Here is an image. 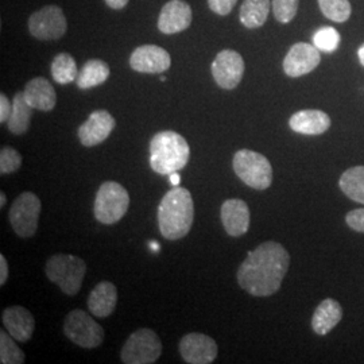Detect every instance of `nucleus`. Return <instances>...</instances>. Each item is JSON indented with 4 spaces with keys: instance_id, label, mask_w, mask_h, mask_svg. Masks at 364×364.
<instances>
[{
    "instance_id": "f257e3e1",
    "label": "nucleus",
    "mask_w": 364,
    "mask_h": 364,
    "mask_svg": "<svg viewBox=\"0 0 364 364\" xmlns=\"http://www.w3.org/2000/svg\"><path fill=\"white\" fill-rule=\"evenodd\" d=\"M290 264L287 248L277 242H264L237 270V282L251 296L269 297L279 290Z\"/></svg>"
},
{
    "instance_id": "f03ea898",
    "label": "nucleus",
    "mask_w": 364,
    "mask_h": 364,
    "mask_svg": "<svg viewBox=\"0 0 364 364\" xmlns=\"http://www.w3.org/2000/svg\"><path fill=\"white\" fill-rule=\"evenodd\" d=\"M158 225L168 240H178L189 234L195 219V204L188 189L174 186L162 197L158 207Z\"/></svg>"
},
{
    "instance_id": "7ed1b4c3",
    "label": "nucleus",
    "mask_w": 364,
    "mask_h": 364,
    "mask_svg": "<svg viewBox=\"0 0 364 364\" xmlns=\"http://www.w3.org/2000/svg\"><path fill=\"white\" fill-rule=\"evenodd\" d=\"M189 158V144L178 132H156L150 142V166L161 176H169L183 169Z\"/></svg>"
},
{
    "instance_id": "20e7f679",
    "label": "nucleus",
    "mask_w": 364,
    "mask_h": 364,
    "mask_svg": "<svg viewBox=\"0 0 364 364\" xmlns=\"http://www.w3.org/2000/svg\"><path fill=\"white\" fill-rule=\"evenodd\" d=\"M45 273L49 281L58 285L65 294L76 296L87 273V264L75 255L57 254L48 260Z\"/></svg>"
},
{
    "instance_id": "39448f33",
    "label": "nucleus",
    "mask_w": 364,
    "mask_h": 364,
    "mask_svg": "<svg viewBox=\"0 0 364 364\" xmlns=\"http://www.w3.org/2000/svg\"><path fill=\"white\" fill-rule=\"evenodd\" d=\"M236 176L248 186L264 191L273 182V168L264 156L251 150L236 151L232 161Z\"/></svg>"
},
{
    "instance_id": "423d86ee",
    "label": "nucleus",
    "mask_w": 364,
    "mask_h": 364,
    "mask_svg": "<svg viewBox=\"0 0 364 364\" xmlns=\"http://www.w3.org/2000/svg\"><path fill=\"white\" fill-rule=\"evenodd\" d=\"M129 207L130 196L124 186L117 182L107 181L99 188L96 193L93 213L96 220L109 225L123 219Z\"/></svg>"
},
{
    "instance_id": "0eeeda50",
    "label": "nucleus",
    "mask_w": 364,
    "mask_h": 364,
    "mask_svg": "<svg viewBox=\"0 0 364 364\" xmlns=\"http://www.w3.org/2000/svg\"><path fill=\"white\" fill-rule=\"evenodd\" d=\"M161 353L162 343L156 332L149 328H141L127 338L120 358L126 364H151L156 363Z\"/></svg>"
},
{
    "instance_id": "6e6552de",
    "label": "nucleus",
    "mask_w": 364,
    "mask_h": 364,
    "mask_svg": "<svg viewBox=\"0 0 364 364\" xmlns=\"http://www.w3.org/2000/svg\"><path fill=\"white\" fill-rule=\"evenodd\" d=\"M92 316L81 309H75L66 316L64 323L66 338L81 348H96L105 340L103 326L96 323Z\"/></svg>"
},
{
    "instance_id": "1a4fd4ad",
    "label": "nucleus",
    "mask_w": 364,
    "mask_h": 364,
    "mask_svg": "<svg viewBox=\"0 0 364 364\" xmlns=\"http://www.w3.org/2000/svg\"><path fill=\"white\" fill-rule=\"evenodd\" d=\"M41 200L33 192L18 196L10 208V223L15 234L21 237H31L38 228Z\"/></svg>"
},
{
    "instance_id": "9d476101",
    "label": "nucleus",
    "mask_w": 364,
    "mask_h": 364,
    "mask_svg": "<svg viewBox=\"0 0 364 364\" xmlns=\"http://www.w3.org/2000/svg\"><path fill=\"white\" fill-rule=\"evenodd\" d=\"M68 22L63 10L57 6H46L28 18V30L34 38L54 41L65 36Z\"/></svg>"
},
{
    "instance_id": "9b49d317",
    "label": "nucleus",
    "mask_w": 364,
    "mask_h": 364,
    "mask_svg": "<svg viewBox=\"0 0 364 364\" xmlns=\"http://www.w3.org/2000/svg\"><path fill=\"white\" fill-rule=\"evenodd\" d=\"M212 76L223 90H235L245 75V61L235 50H221L213 60Z\"/></svg>"
},
{
    "instance_id": "f8f14e48",
    "label": "nucleus",
    "mask_w": 364,
    "mask_h": 364,
    "mask_svg": "<svg viewBox=\"0 0 364 364\" xmlns=\"http://www.w3.org/2000/svg\"><path fill=\"white\" fill-rule=\"evenodd\" d=\"M320 61V50L314 45L299 42L287 53L284 60V70L289 77H301L314 70Z\"/></svg>"
},
{
    "instance_id": "ddd939ff",
    "label": "nucleus",
    "mask_w": 364,
    "mask_h": 364,
    "mask_svg": "<svg viewBox=\"0 0 364 364\" xmlns=\"http://www.w3.org/2000/svg\"><path fill=\"white\" fill-rule=\"evenodd\" d=\"M218 352L216 341L204 333H188L180 341V353L186 363H213Z\"/></svg>"
},
{
    "instance_id": "4468645a",
    "label": "nucleus",
    "mask_w": 364,
    "mask_h": 364,
    "mask_svg": "<svg viewBox=\"0 0 364 364\" xmlns=\"http://www.w3.org/2000/svg\"><path fill=\"white\" fill-rule=\"evenodd\" d=\"M117 126L114 117L105 111L97 109L92 112L85 123H82L78 129V139L82 146L93 147L103 144L105 139L111 135Z\"/></svg>"
},
{
    "instance_id": "2eb2a0df",
    "label": "nucleus",
    "mask_w": 364,
    "mask_h": 364,
    "mask_svg": "<svg viewBox=\"0 0 364 364\" xmlns=\"http://www.w3.org/2000/svg\"><path fill=\"white\" fill-rule=\"evenodd\" d=\"M170 65V54L161 46L144 45L136 48L131 54L130 66L139 73H164L169 69Z\"/></svg>"
},
{
    "instance_id": "dca6fc26",
    "label": "nucleus",
    "mask_w": 364,
    "mask_h": 364,
    "mask_svg": "<svg viewBox=\"0 0 364 364\" xmlns=\"http://www.w3.org/2000/svg\"><path fill=\"white\" fill-rule=\"evenodd\" d=\"M192 23V9L183 0H170L159 14L158 28L164 34H177Z\"/></svg>"
},
{
    "instance_id": "f3484780",
    "label": "nucleus",
    "mask_w": 364,
    "mask_h": 364,
    "mask_svg": "<svg viewBox=\"0 0 364 364\" xmlns=\"http://www.w3.org/2000/svg\"><path fill=\"white\" fill-rule=\"evenodd\" d=\"M1 321L6 326V331L16 341L26 343L34 333V328H36L34 316L23 306L15 305V306L6 308L3 311Z\"/></svg>"
},
{
    "instance_id": "a211bd4d",
    "label": "nucleus",
    "mask_w": 364,
    "mask_h": 364,
    "mask_svg": "<svg viewBox=\"0 0 364 364\" xmlns=\"http://www.w3.org/2000/svg\"><path fill=\"white\" fill-rule=\"evenodd\" d=\"M220 216L224 230L230 236L237 237L247 232L250 227V209L243 200L231 198L224 201L221 205Z\"/></svg>"
},
{
    "instance_id": "6ab92c4d",
    "label": "nucleus",
    "mask_w": 364,
    "mask_h": 364,
    "mask_svg": "<svg viewBox=\"0 0 364 364\" xmlns=\"http://www.w3.org/2000/svg\"><path fill=\"white\" fill-rule=\"evenodd\" d=\"M289 126L299 134L320 135L331 127V117L320 109H302L290 117Z\"/></svg>"
},
{
    "instance_id": "aec40b11",
    "label": "nucleus",
    "mask_w": 364,
    "mask_h": 364,
    "mask_svg": "<svg viewBox=\"0 0 364 364\" xmlns=\"http://www.w3.org/2000/svg\"><path fill=\"white\" fill-rule=\"evenodd\" d=\"M25 99L34 109L49 112L55 107L57 95L52 84L43 77L30 80L25 87Z\"/></svg>"
},
{
    "instance_id": "412c9836",
    "label": "nucleus",
    "mask_w": 364,
    "mask_h": 364,
    "mask_svg": "<svg viewBox=\"0 0 364 364\" xmlns=\"http://www.w3.org/2000/svg\"><path fill=\"white\" fill-rule=\"evenodd\" d=\"M117 302V287L108 281H103L92 290L88 297V309L93 316L99 318H107L115 311Z\"/></svg>"
},
{
    "instance_id": "4be33fe9",
    "label": "nucleus",
    "mask_w": 364,
    "mask_h": 364,
    "mask_svg": "<svg viewBox=\"0 0 364 364\" xmlns=\"http://www.w3.org/2000/svg\"><path fill=\"white\" fill-rule=\"evenodd\" d=\"M341 317H343V309L338 301L332 299H324L323 302H320V305L313 313V331L317 335L324 336L338 326L341 321Z\"/></svg>"
},
{
    "instance_id": "5701e85b",
    "label": "nucleus",
    "mask_w": 364,
    "mask_h": 364,
    "mask_svg": "<svg viewBox=\"0 0 364 364\" xmlns=\"http://www.w3.org/2000/svg\"><path fill=\"white\" fill-rule=\"evenodd\" d=\"M33 112H34V108L27 103L23 92L15 93L13 111L7 120V127L10 132H13L14 135L25 134L30 127Z\"/></svg>"
},
{
    "instance_id": "b1692460",
    "label": "nucleus",
    "mask_w": 364,
    "mask_h": 364,
    "mask_svg": "<svg viewBox=\"0 0 364 364\" xmlns=\"http://www.w3.org/2000/svg\"><path fill=\"white\" fill-rule=\"evenodd\" d=\"M109 66L102 60L87 61L78 72L76 84L80 90H91L102 85L109 77Z\"/></svg>"
},
{
    "instance_id": "393cba45",
    "label": "nucleus",
    "mask_w": 364,
    "mask_h": 364,
    "mask_svg": "<svg viewBox=\"0 0 364 364\" xmlns=\"http://www.w3.org/2000/svg\"><path fill=\"white\" fill-rule=\"evenodd\" d=\"M270 0H245L240 7V22L247 28L263 26L270 13Z\"/></svg>"
},
{
    "instance_id": "a878e982",
    "label": "nucleus",
    "mask_w": 364,
    "mask_h": 364,
    "mask_svg": "<svg viewBox=\"0 0 364 364\" xmlns=\"http://www.w3.org/2000/svg\"><path fill=\"white\" fill-rule=\"evenodd\" d=\"M338 185L344 195L364 204V166H355L343 173Z\"/></svg>"
},
{
    "instance_id": "bb28decb",
    "label": "nucleus",
    "mask_w": 364,
    "mask_h": 364,
    "mask_svg": "<svg viewBox=\"0 0 364 364\" xmlns=\"http://www.w3.org/2000/svg\"><path fill=\"white\" fill-rule=\"evenodd\" d=\"M50 70L53 80L63 85L76 81L78 76L77 64L75 58L68 53H61L54 57Z\"/></svg>"
},
{
    "instance_id": "cd10ccee",
    "label": "nucleus",
    "mask_w": 364,
    "mask_h": 364,
    "mask_svg": "<svg viewBox=\"0 0 364 364\" xmlns=\"http://www.w3.org/2000/svg\"><path fill=\"white\" fill-rule=\"evenodd\" d=\"M16 340L4 329L0 331V363L22 364L25 363L26 356L23 351L16 346Z\"/></svg>"
},
{
    "instance_id": "c85d7f7f",
    "label": "nucleus",
    "mask_w": 364,
    "mask_h": 364,
    "mask_svg": "<svg viewBox=\"0 0 364 364\" xmlns=\"http://www.w3.org/2000/svg\"><path fill=\"white\" fill-rule=\"evenodd\" d=\"M318 6L328 19L343 23L351 16L350 0H318Z\"/></svg>"
},
{
    "instance_id": "c756f323",
    "label": "nucleus",
    "mask_w": 364,
    "mask_h": 364,
    "mask_svg": "<svg viewBox=\"0 0 364 364\" xmlns=\"http://www.w3.org/2000/svg\"><path fill=\"white\" fill-rule=\"evenodd\" d=\"M313 43L320 52H335L340 43V34L333 27H323L314 34Z\"/></svg>"
},
{
    "instance_id": "7c9ffc66",
    "label": "nucleus",
    "mask_w": 364,
    "mask_h": 364,
    "mask_svg": "<svg viewBox=\"0 0 364 364\" xmlns=\"http://www.w3.org/2000/svg\"><path fill=\"white\" fill-rule=\"evenodd\" d=\"M299 0H272L274 16L281 23H289L299 11Z\"/></svg>"
},
{
    "instance_id": "2f4dec72",
    "label": "nucleus",
    "mask_w": 364,
    "mask_h": 364,
    "mask_svg": "<svg viewBox=\"0 0 364 364\" xmlns=\"http://www.w3.org/2000/svg\"><path fill=\"white\" fill-rule=\"evenodd\" d=\"M22 166V156L13 147H3L0 150V173L3 176L13 174Z\"/></svg>"
},
{
    "instance_id": "473e14b6",
    "label": "nucleus",
    "mask_w": 364,
    "mask_h": 364,
    "mask_svg": "<svg viewBox=\"0 0 364 364\" xmlns=\"http://www.w3.org/2000/svg\"><path fill=\"white\" fill-rule=\"evenodd\" d=\"M346 221H347L348 227L352 228L353 231L364 232V208L351 210L346 216Z\"/></svg>"
},
{
    "instance_id": "72a5a7b5",
    "label": "nucleus",
    "mask_w": 364,
    "mask_h": 364,
    "mask_svg": "<svg viewBox=\"0 0 364 364\" xmlns=\"http://www.w3.org/2000/svg\"><path fill=\"white\" fill-rule=\"evenodd\" d=\"M236 3L237 0H208L209 9L218 15H228Z\"/></svg>"
},
{
    "instance_id": "f704fd0d",
    "label": "nucleus",
    "mask_w": 364,
    "mask_h": 364,
    "mask_svg": "<svg viewBox=\"0 0 364 364\" xmlns=\"http://www.w3.org/2000/svg\"><path fill=\"white\" fill-rule=\"evenodd\" d=\"M13 111V103H10L9 97L1 93L0 95V123H6Z\"/></svg>"
},
{
    "instance_id": "c9c22d12",
    "label": "nucleus",
    "mask_w": 364,
    "mask_h": 364,
    "mask_svg": "<svg viewBox=\"0 0 364 364\" xmlns=\"http://www.w3.org/2000/svg\"><path fill=\"white\" fill-rule=\"evenodd\" d=\"M9 278V263L6 260V257L1 254L0 255V285L3 287L7 282Z\"/></svg>"
},
{
    "instance_id": "e433bc0d",
    "label": "nucleus",
    "mask_w": 364,
    "mask_h": 364,
    "mask_svg": "<svg viewBox=\"0 0 364 364\" xmlns=\"http://www.w3.org/2000/svg\"><path fill=\"white\" fill-rule=\"evenodd\" d=\"M105 3L112 10H122L129 4V0H105Z\"/></svg>"
},
{
    "instance_id": "4c0bfd02",
    "label": "nucleus",
    "mask_w": 364,
    "mask_h": 364,
    "mask_svg": "<svg viewBox=\"0 0 364 364\" xmlns=\"http://www.w3.org/2000/svg\"><path fill=\"white\" fill-rule=\"evenodd\" d=\"M169 180L170 183H171L173 186H178V185H180V182H181V177H180L178 171H174V173L169 174Z\"/></svg>"
},
{
    "instance_id": "58836bf2",
    "label": "nucleus",
    "mask_w": 364,
    "mask_h": 364,
    "mask_svg": "<svg viewBox=\"0 0 364 364\" xmlns=\"http://www.w3.org/2000/svg\"><path fill=\"white\" fill-rule=\"evenodd\" d=\"M358 55H359V61H360V64L364 66V45L360 48V49H359Z\"/></svg>"
},
{
    "instance_id": "ea45409f",
    "label": "nucleus",
    "mask_w": 364,
    "mask_h": 364,
    "mask_svg": "<svg viewBox=\"0 0 364 364\" xmlns=\"http://www.w3.org/2000/svg\"><path fill=\"white\" fill-rule=\"evenodd\" d=\"M6 201H7V198H6V195H4L3 192H1V193H0V207H1V208L4 207Z\"/></svg>"
},
{
    "instance_id": "a19ab883",
    "label": "nucleus",
    "mask_w": 364,
    "mask_h": 364,
    "mask_svg": "<svg viewBox=\"0 0 364 364\" xmlns=\"http://www.w3.org/2000/svg\"><path fill=\"white\" fill-rule=\"evenodd\" d=\"M149 246H150V248H151L154 252H156V251L158 252V250H159V245H158V243H156V242H150Z\"/></svg>"
}]
</instances>
